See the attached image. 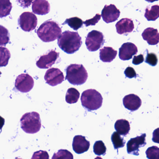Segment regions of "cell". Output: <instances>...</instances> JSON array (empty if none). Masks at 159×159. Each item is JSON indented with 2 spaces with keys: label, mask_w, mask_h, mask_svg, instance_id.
Listing matches in <instances>:
<instances>
[{
  "label": "cell",
  "mask_w": 159,
  "mask_h": 159,
  "mask_svg": "<svg viewBox=\"0 0 159 159\" xmlns=\"http://www.w3.org/2000/svg\"><path fill=\"white\" fill-rule=\"evenodd\" d=\"M81 38L78 33L65 31L58 39V45L65 53L72 54L79 50L82 45Z\"/></svg>",
  "instance_id": "6da1fadb"
},
{
  "label": "cell",
  "mask_w": 159,
  "mask_h": 159,
  "mask_svg": "<svg viewBox=\"0 0 159 159\" xmlns=\"http://www.w3.org/2000/svg\"><path fill=\"white\" fill-rule=\"evenodd\" d=\"M36 33L42 41L49 43L58 39L61 34V29L56 21L48 20L40 26Z\"/></svg>",
  "instance_id": "7a4b0ae2"
},
{
  "label": "cell",
  "mask_w": 159,
  "mask_h": 159,
  "mask_svg": "<svg viewBox=\"0 0 159 159\" xmlns=\"http://www.w3.org/2000/svg\"><path fill=\"white\" fill-rule=\"evenodd\" d=\"M65 71L66 72L65 79L72 85H82L88 79V72L82 64H70Z\"/></svg>",
  "instance_id": "3957f363"
},
{
  "label": "cell",
  "mask_w": 159,
  "mask_h": 159,
  "mask_svg": "<svg viewBox=\"0 0 159 159\" xmlns=\"http://www.w3.org/2000/svg\"><path fill=\"white\" fill-rule=\"evenodd\" d=\"M80 100L82 106L89 111L97 110L102 104V95L93 89L84 91L81 94Z\"/></svg>",
  "instance_id": "277c9868"
},
{
  "label": "cell",
  "mask_w": 159,
  "mask_h": 159,
  "mask_svg": "<svg viewBox=\"0 0 159 159\" xmlns=\"http://www.w3.org/2000/svg\"><path fill=\"white\" fill-rule=\"evenodd\" d=\"M20 127L27 134H33L38 132L42 127L40 115L36 112L24 114L20 119Z\"/></svg>",
  "instance_id": "5b68a950"
},
{
  "label": "cell",
  "mask_w": 159,
  "mask_h": 159,
  "mask_svg": "<svg viewBox=\"0 0 159 159\" xmlns=\"http://www.w3.org/2000/svg\"><path fill=\"white\" fill-rule=\"evenodd\" d=\"M104 35L101 32L92 30L90 32L86 37V46L89 51L94 52L100 49L104 43Z\"/></svg>",
  "instance_id": "8992f818"
},
{
  "label": "cell",
  "mask_w": 159,
  "mask_h": 159,
  "mask_svg": "<svg viewBox=\"0 0 159 159\" xmlns=\"http://www.w3.org/2000/svg\"><path fill=\"white\" fill-rule=\"evenodd\" d=\"M18 23L24 31H31L35 30L37 26V17L31 12H24L20 16Z\"/></svg>",
  "instance_id": "52a82bcc"
},
{
  "label": "cell",
  "mask_w": 159,
  "mask_h": 159,
  "mask_svg": "<svg viewBox=\"0 0 159 159\" xmlns=\"http://www.w3.org/2000/svg\"><path fill=\"white\" fill-rule=\"evenodd\" d=\"M34 86L33 78L27 74H22L17 77L15 87L20 92L28 93L31 90Z\"/></svg>",
  "instance_id": "ba28073f"
},
{
  "label": "cell",
  "mask_w": 159,
  "mask_h": 159,
  "mask_svg": "<svg viewBox=\"0 0 159 159\" xmlns=\"http://www.w3.org/2000/svg\"><path fill=\"white\" fill-rule=\"evenodd\" d=\"M59 57V53L52 49L47 54L41 56L36 61V66L40 69H48L56 63Z\"/></svg>",
  "instance_id": "9c48e42d"
},
{
  "label": "cell",
  "mask_w": 159,
  "mask_h": 159,
  "mask_svg": "<svg viewBox=\"0 0 159 159\" xmlns=\"http://www.w3.org/2000/svg\"><path fill=\"white\" fill-rule=\"evenodd\" d=\"M46 82L48 85L55 87L61 84L64 80L63 73L57 68H51L48 69L44 76Z\"/></svg>",
  "instance_id": "30bf717a"
},
{
  "label": "cell",
  "mask_w": 159,
  "mask_h": 159,
  "mask_svg": "<svg viewBox=\"0 0 159 159\" xmlns=\"http://www.w3.org/2000/svg\"><path fill=\"white\" fill-rule=\"evenodd\" d=\"M146 134H143L140 136L131 138L127 143V152L128 154L139 156V148L146 145Z\"/></svg>",
  "instance_id": "8fae6325"
},
{
  "label": "cell",
  "mask_w": 159,
  "mask_h": 159,
  "mask_svg": "<svg viewBox=\"0 0 159 159\" xmlns=\"http://www.w3.org/2000/svg\"><path fill=\"white\" fill-rule=\"evenodd\" d=\"M120 12L114 4L105 5L102 11L103 20L107 23L115 22L119 17Z\"/></svg>",
  "instance_id": "7c38bea8"
},
{
  "label": "cell",
  "mask_w": 159,
  "mask_h": 159,
  "mask_svg": "<svg viewBox=\"0 0 159 159\" xmlns=\"http://www.w3.org/2000/svg\"><path fill=\"white\" fill-rule=\"evenodd\" d=\"M138 52L137 47L131 43L123 44L119 48V58L122 61L129 60Z\"/></svg>",
  "instance_id": "4fadbf2b"
},
{
  "label": "cell",
  "mask_w": 159,
  "mask_h": 159,
  "mask_svg": "<svg viewBox=\"0 0 159 159\" xmlns=\"http://www.w3.org/2000/svg\"><path fill=\"white\" fill-rule=\"evenodd\" d=\"M74 151L78 154L87 152L90 147V143L82 135H76L73 139L72 143Z\"/></svg>",
  "instance_id": "5bb4252c"
},
{
  "label": "cell",
  "mask_w": 159,
  "mask_h": 159,
  "mask_svg": "<svg viewBox=\"0 0 159 159\" xmlns=\"http://www.w3.org/2000/svg\"><path fill=\"white\" fill-rule=\"evenodd\" d=\"M123 105L131 111L138 110L142 105V101L139 96L134 94L126 95L123 99Z\"/></svg>",
  "instance_id": "9a60e30c"
},
{
  "label": "cell",
  "mask_w": 159,
  "mask_h": 159,
  "mask_svg": "<svg viewBox=\"0 0 159 159\" xmlns=\"http://www.w3.org/2000/svg\"><path fill=\"white\" fill-rule=\"evenodd\" d=\"M116 29L118 34H127L132 32L134 29V24L132 20L129 18H123L116 24Z\"/></svg>",
  "instance_id": "2e32d148"
},
{
  "label": "cell",
  "mask_w": 159,
  "mask_h": 159,
  "mask_svg": "<svg viewBox=\"0 0 159 159\" xmlns=\"http://www.w3.org/2000/svg\"><path fill=\"white\" fill-rule=\"evenodd\" d=\"M32 9L36 15H45L50 11V4L47 0H34L32 3Z\"/></svg>",
  "instance_id": "e0dca14e"
},
{
  "label": "cell",
  "mask_w": 159,
  "mask_h": 159,
  "mask_svg": "<svg viewBox=\"0 0 159 159\" xmlns=\"http://www.w3.org/2000/svg\"><path fill=\"white\" fill-rule=\"evenodd\" d=\"M143 39L150 45H156L159 43V33L157 29L148 28L142 34Z\"/></svg>",
  "instance_id": "ac0fdd59"
},
{
  "label": "cell",
  "mask_w": 159,
  "mask_h": 159,
  "mask_svg": "<svg viewBox=\"0 0 159 159\" xmlns=\"http://www.w3.org/2000/svg\"><path fill=\"white\" fill-rule=\"evenodd\" d=\"M117 51L109 47H105L100 50V58L104 62H111L116 57Z\"/></svg>",
  "instance_id": "d6986e66"
},
{
  "label": "cell",
  "mask_w": 159,
  "mask_h": 159,
  "mask_svg": "<svg viewBox=\"0 0 159 159\" xmlns=\"http://www.w3.org/2000/svg\"><path fill=\"white\" fill-rule=\"evenodd\" d=\"M117 132L120 135L126 136L130 130L129 122L125 119L118 120L115 124Z\"/></svg>",
  "instance_id": "ffe728a7"
},
{
  "label": "cell",
  "mask_w": 159,
  "mask_h": 159,
  "mask_svg": "<svg viewBox=\"0 0 159 159\" xmlns=\"http://www.w3.org/2000/svg\"><path fill=\"white\" fill-rule=\"evenodd\" d=\"M148 21H155L159 17V6H152L150 8L148 7L145 9L144 15Z\"/></svg>",
  "instance_id": "44dd1931"
},
{
  "label": "cell",
  "mask_w": 159,
  "mask_h": 159,
  "mask_svg": "<svg viewBox=\"0 0 159 159\" xmlns=\"http://www.w3.org/2000/svg\"><path fill=\"white\" fill-rule=\"evenodd\" d=\"M12 8V3L10 0H0V18L10 15Z\"/></svg>",
  "instance_id": "7402d4cb"
},
{
  "label": "cell",
  "mask_w": 159,
  "mask_h": 159,
  "mask_svg": "<svg viewBox=\"0 0 159 159\" xmlns=\"http://www.w3.org/2000/svg\"><path fill=\"white\" fill-rule=\"evenodd\" d=\"M80 93L76 89L71 88L68 89L66 94V102L68 103H75L80 98Z\"/></svg>",
  "instance_id": "603a6c76"
},
{
  "label": "cell",
  "mask_w": 159,
  "mask_h": 159,
  "mask_svg": "<svg viewBox=\"0 0 159 159\" xmlns=\"http://www.w3.org/2000/svg\"><path fill=\"white\" fill-rule=\"evenodd\" d=\"M68 24L69 26L75 30H77L83 26V21L78 17H74L70 18L67 19L62 23V25Z\"/></svg>",
  "instance_id": "cb8c5ba5"
},
{
  "label": "cell",
  "mask_w": 159,
  "mask_h": 159,
  "mask_svg": "<svg viewBox=\"0 0 159 159\" xmlns=\"http://www.w3.org/2000/svg\"><path fill=\"white\" fill-rule=\"evenodd\" d=\"M11 57L10 51L6 48L0 47V67H6Z\"/></svg>",
  "instance_id": "d4e9b609"
},
{
  "label": "cell",
  "mask_w": 159,
  "mask_h": 159,
  "mask_svg": "<svg viewBox=\"0 0 159 159\" xmlns=\"http://www.w3.org/2000/svg\"><path fill=\"white\" fill-rule=\"evenodd\" d=\"M111 141L113 143L115 149H118L123 148L125 145V140L120 136V134L117 132L113 133L111 135Z\"/></svg>",
  "instance_id": "484cf974"
},
{
  "label": "cell",
  "mask_w": 159,
  "mask_h": 159,
  "mask_svg": "<svg viewBox=\"0 0 159 159\" xmlns=\"http://www.w3.org/2000/svg\"><path fill=\"white\" fill-rule=\"evenodd\" d=\"M10 40V34L8 30L0 25V46H5Z\"/></svg>",
  "instance_id": "4316f807"
},
{
  "label": "cell",
  "mask_w": 159,
  "mask_h": 159,
  "mask_svg": "<svg viewBox=\"0 0 159 159\" xmlns=\"http://www.w3.org/2000/svg\"><path fill=\"white\" fill-rule=\"evenodd\" d=\"M52 159H74L73 155L66 149H60L55 153Z\"/></svg>",
  "instance_id": "83f0119b"
},
{
  "label": "cell",
  "mask_w": 159,
  "mask_h": 159,
  "mask_svg": "<svg viewBox=\"0 0 159 159\" xmlns=\"http://www.w3.org/2000/svg\"><path fill=\"white\" fill-rule=\"evenodd\" d=\"M107 148L102 141H96L93 145V152L97 156H104L106 153Z\"/></svg>",
  "instance_id": "f1b7e54d"
},
{
  "label": "cell",
  "mask_w": 159,
  "mask_h": 159,
  "mask_svg": "<svg viewBox=\"0 0 159 159\" xmlns=\"http://www.w3.org/2000/svg\"><path fill=\"white\" fill-rule=\"evenodd\" d=\"M146 154L148 159H159V148L157 146L148 148Z\"/></svg>",
  "instance_id": "f546056e"
},
{
  "label": "cell",
  "mask_w": 159,
  "mask_h": 159,
  "mask_svg": "<svg viewBox=\"0 0 159 159\" xmlns=\"http://www.w3.org/2000/svg\"><path fill=\"white\" fill-rule=\"evenodd\" d=\"M145 61L151 66H156L158 63L157 57L154 53H148Z\"/></svg>",
  "instance_id": "4dcf8cb0"
},
{
  "label": "cell",
  "mask_w": 159,
  "mask_h": 159,
  "mask_svg": "<svg viewBox=\"0 0 159 159\" xmlns=\"http://www.w3.org/2000/svg\"><path fill=\"white\" fill-rule=\"evenodd\" d=\"M49 155L47 151L40 150L34 152L31 159H49Z\"/></svg>",
  "instance_id": "1f68e13d"
},
{
  "label": "cell",
  "mask_w": 159,
  "mask_h": 159,
  "mask_svg": "<svg viewBox=\"0 0 159 159\" xmlns=\"http://www.w3.org/2000/svg\"><path fill=\"white\" fill-rule=\"evenodd\" d=\"M101 16L99 14H97L96 16L91 19L88 20L86 21H83V23L86 25V27L89 26H94L101 19Z\"/></svg>",
  "instance_id": "d6a6232c"
},
{
  "label": "cell",
  "mask_w": 159,
  "mask_h": 159,
  "mask_svg": "<svg viewBox=\"0 0 159 159\" xmlns=\"http://www.w3.org/2000/svg\"><path fill=\"white\" fill-rule=\"evenodd\" d=\"M124 74H125L126 77L130 78V79L136 77L137 76V74H136L135 70L132 67H131L127 68L124 71Z\"/></svg>",
  "instance_id": "836d02e7"
},
{
  "label": "cell",
  "mask_w": 159,
  "mask_h": 159,
  "mask_svg": "<svg viewBox=\"0 0 159 159\" xmlns=\"http://www.w3.org/2000/svg\"><path fill=\"white\" fill-rule=\"evenodd\" d=\"M34 0H16L17 3L23 8H28L32 3Z\"/></svg>",
  "instance_id": "e575fe53"
},
{
  "label": "cell",
  "mask_w": 159,
  "mask_h": 159,
  "mask_svg": "<svg viewBox=\"0 0 159 159\" xmlns=\"http://www.w3.org/2000/svg\"><path fill=\"white\" fill-rule=\"evenodd\" d=\"M144 61L143 56V55H140L138 56H134L133 59L132 63L134 65H139L143 63Z\"/></svg>",
  "instance_id": "d590c367"
},
{
  "label": "cell",
  "mask_w": 159,
  "mask_h": 159,
  "mask_svg": "<svg viewBox=\"0 0 159 159\" xmlns=\"http://www.w3.org/2000/svg\"><path fill=\"white\" fill-rule=\"evenodd\" d=\"M152 141L159 144V128L155 129L153 132Z\"/></svg>",
  "instance_id": "8d00e7d4"
},
{
  "label": "cell",
  "mask_w": 159,
  "mask_h": 159,
  "mask_svg": "<svg viewBox=\"0 0 159 159\" xmlns=\"http://www.w3.org/2000/svg\"><path fill=\"white\" fill-rule=\"evenodd\" d=\"M5 123V119L0 116V133L2 131V128L3 127Z\"/></svg>",
  "instance_id": "74e56055"
},
{
  "label": "cell",
  "mask_w": 159,
  "mask_h": 159,
  "mask_svg": "<svg viewBox=\"0 0 159 159\" xmlns=\"http://www.w3.org/2000/svg\"><path fill=\"white\" fill-rule=\"evenodd\" d=\"M147 2H156V1H158L159 0H145Z\"/></svg>",
  "instance_id": "f35d334b"
},
{
  "label": "cell",
  "mask_w": 159,
  "mask_h": 159,
  "mask_svg": "<svg viewBox=\"0 0 159 159\" xmlns=\"http://www.w3.org/2000/svg\"><path fill=\"white\" fill-rule=\"evenodd\" d=\"M94 159H103L102 158H101V157H96Z\"/></svg>",
  "instance_id": "ab89813d"
},
{
  "label": "cell",
  "mask_w": 159,
  "mask_h": 159,
  "mask_svg": "<svg viewBox=\"0 0 159 159\" xmlns=\"http://www.w3.org/2000/svg\"><path fill=\"white\" fill-rule=\"evenodd\" d=\"M15 159H22L18 158H15Z\"/></svg>",
  "instance_id": "60d3db41"
},
{
  "label": "cell",
  "mask_w": 159,
  "mask_h": 159,
  "mask_svg": "<svg viewBox=\"0 0 159 159\" xmlns=\"http://www.w3.org/2000/svg\"><path fill=\"white\" fill-rule=\"evenodd\" d=\"M1 74H2V72H1V71H0V75H1Z\"/></svg>",
  "instance_id": "b9f144b4"
}]
</instances>
